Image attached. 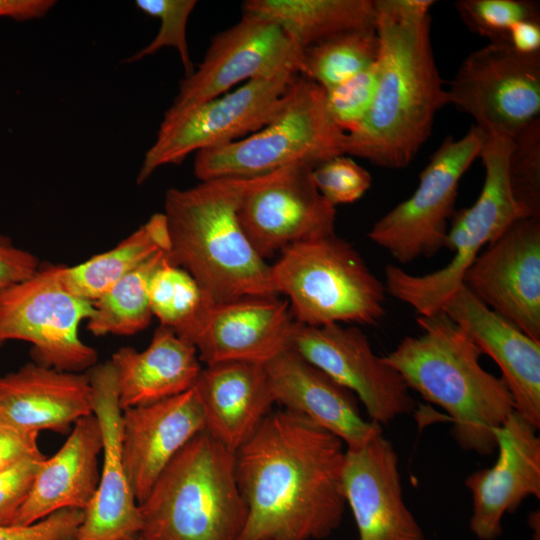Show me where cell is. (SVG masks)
I'll return each instance as SVG.
<instances>
[{
  "label": "cell",
  "mask_w": 540,
  "mask_h": 540,
  "mask_svg": "<svg viewBox=\"0 0 540 540\" xmlns=\"http://www.w3.org/2000/svg\"><path fill=\"white\" fill-rule=\"evenodd\" d=\"M345 136L329 114L325 90L298 75L286 103L266 126L196 152L194 174L200 181L253 178L300 164L317 166L345 154Z\"/></svg>",
  "instance_id": "cell-7"
},
{
  "label": "cell",
  "mask_w": 540,
  "mask_h": 540,
  "mask_svg": "<svg viewBox=\"0 0 540 540\" xmlns=\"http://www.w3.org/2000/svg\"><path fill=\"white\" fill-rule=\"evenodd\" d=\"M293 70L253 79L233 92L204 103L169 108L137 176L144 183L161 166L178 165L192 152L222 146L266 126L286 103L296 77Z\"/></svg>",
  "instance_id": "cell-9"
},
{
  "label": "cell",
  "mask_w": 540,
  "mask_h": 540,
  "mask_svg": "<svg viewBox=\"0 0 540 540\" xmlns=\"http://www.w3.org/2000/svg\"><path fill=\"white\" fill-rule=\"evenodd\" d=\"M377 85V61L345 82L325 90L326 105L335 124L344 132L354 131L373 103Z\"/></svg>",
  "instance_id": "cell-36"
},
{
  "label": "cell",
  "mask_w": 540,
  "mask_h": 540,
  "mask_svg": "<svg viewBox=\"0 0 540 540\" xmlns=\"http://www.w3.org/2000/svg\"><path fill=\"white\" fill-rule=\"evenodd\" d=\"M343 488L359 540H426L403 498L398 454L382 433L346 448Z\"/></svg>",
  "instance_id": "cell-19"
},
{
  "label": "cell",
  "mask_w": 540,
  "mask_h": 540,
  "mask_svg": "<svg viewBox=\"0 0 540 540\" xmlns=\"http://www.w3.org/2000/svg\"><path fill=\"white\" fill-rule=\"evenodd\" d=\"M462 284L485 306L540 341V219L514 221L475 258Z\"/></svg>",
  "instance_id": "cell-16"
},
{
  "label": "cell",
  "mask_w": 540,
  "mask_h": 540,
  "mask_svg": "<svg viewBox=\"0 0 540 540\" xmlns=\"http://www.w3.org/2000/svg\"><path fill=\"white\" fill-rule=\"evenodd\" d=\"M538 429L513 411L495 429L498 458L492 467L471 473L464 485L471 493V532L479 540H496L502 521L530 497L540 498Z\"/></svg>",
  "instance_id": "cell-18"
},
{
  "label": "cell",
  "mask_w": 540,
  "mask_h": 540,
  "mask_svg": "<svg viewBox=\"0 0 540 540\" xmlns=\"http://www.w3.org/2000/svg\"><path fill=\"white\" fill-rule=\"evenodd\" d=\"M84 511L66 509L29 525L0 526V540H74Z\"/></svg>",
  "instance_id": "cell-38"
},
{
  "label": "cell",
  "mask_w": 540,
  "mask_h": 540,
  "mask_svg": "<svg viewBox=\"0 0 540 540\" xmlns=\"http://www.w3.org/2000/svg\"><path fill=\"white\" fill-rule=\"evenodd\" d=\"M302 52L275 22L245 13L216 34L197 70L181 80L171 109L214 99L234 85L293 70L300 74Z\"/></svg>",
  "instance_id": "cell-14"
},
{
  "label": "cell",
  "mask_w": 540,
  "mask_h": 540,
  "mask_svg": "<svg viewBox=\"0 0 540 540\" xmlns=\"http://www.w3.org/2000/svg\"><path fill=\"white\" fill-rule=\"evenodd\" d=\"M416 322L421 334L402 339L384 361L410 390L448 413L451 435L461 449L494 454V431L515 411L507 385L481 366L480 348L443 311L418 315Z\"/></svg>",
  "instance_id": "cell-3"
},
{
  "label": "cell",
  "mask_w": 540,
  "mask_h": 540,
  "mask_svg": "<svg viewBox=\"0 0 540 540\" xmlns=\"http://www.w3.org/2000/svg\"><path fill=\"white\" fill-rule=\"evenodd\" d=\"M447 94L449 104L471 115L485 134L512 137L540 117V53L489 43L462 61Z\"/></svg>",
  "instance_id": "cell-12"
},
{
  "label": "cell",
  "mask_w": 540,
  "mask_h": 540,
  "mask_svg": "<svg viewBox=\"0 0 540 540\" xmlns=\"http://www.w3.org/2000/svg\"><path fill=\"white\" fill-rule=\"evenodd\" d=\"M168 253L157 252L93 302L94 313L87 323L93 335H133L149 325L153 316L149 305V283Z\"/></svg>",
  "instance_id": "cell-30"
},
{
  "label": "cell",
  "mask_w": 540,
  "mask_h": 540,
  "mask_svg": "<svg viewBox=\"0 0 540 540\" xmlns=\"http://www.w3.org/2000/svg\"><path fill=\"white\" fill-rule=\"evenodd\" d=\"M159 251H170L163 213L153 214L114 248L76 266H61V280L71 293L94 302L116 281Z\"/></svg>",
  "instance_id": "cell-29"
},
{
  "label": "cell",
  "mask_w": 540,
  "mask_h": 540,
  "mask_svg": "<svg viewBox=\"0 0 540 540\" xmlns=\"http://www.w3.org/2000/svg\"><path fill=\"white\" fill-rule=\"evenodd\" d=\"M122 540H145L143 539L141 536L139 535H135V536H131V537H127L125 539H122Z\"/></svg>",
  "instance_id": "cell-45"
},
{
  "label": "cell",
  "mask_w": 540,
  "mask_h": 540,
  "mask_svg": "<svg viewBox=\"0 0 540 540\" xmlns=\"http://www.w3.org/2000/svg\"><path fill=\"white\" fill-rule=\"evenodd\" d=\"M204 430L203 412L194 388L122 411V458L138 503L175 455Z\"/></svg>",
  "instance_id": "cell-21"
},
{
  "label": "cell",
  "mask_w": 540,
  "mask_h": 540,
  "mask_svg": "<svg viewBox=\"0 0 540 540\" xmlns=\"http://www.w3.org/2000/svg\"><path fill=\"white\" fill-rule=\"evenodd\" d=\"M102 434L94 414L80 418L58 451L39 464L14 525H29L66 509L85 511L100 478Z\"/></svg>",
  "instance_id": "cell-26"
},
{
  "label": "cell",
  "mask_w": 540,
  "mask_h": 540,
  "mask_svg": "<svg viewBox=\"0 0 540 540\" xmlns=\"http://www.w3.org/2000/svg\"><path fill=\"white\" fill-rule=\"evenodd\" d=\"M149 305L161 326L192 344L211 304L196 280L175 265L168 253L151 277Z\"/></svg>",
  "instance_id": "cell-31"
},
{
  "label": "cell",
  "mask_w": 540,
  "mask_h": 540,
  "mask_svg": "<svg viewBox=\"0 0 540 540\" xmlns=\"http://www.w3.org/2000/svg\"><path fill=\"white\" fill-rule=\"evenodd\" d=\"M294 321L288 300L277 296L212 304L192 345L205 365L228 361L265 365L290 348Z\"/></svg>",
  "instance_id": "cell-20"
},
{
  "label": "cell",
  "mask_w": 540,
  "mask_h": 540,
  "mask_svg": "<svg viewBox=\"0 0 540 540\" xmlns=\"http://www.w3.org/2000/svg\"><path fill=\"white\" fill-rule=\"evenodd\" d=\"M38 260L0 235V289L21 282L37 272Z\"/></svg>",
  "instance_id": "cell-41"
},
{
  "label": "cell",
  "mask_w": 540,
  "mask_h": 540,
  "mask_svg": "<svg viewBox=\"0 0 540 540\" xmlns=\"http://www.w3.org/2000/svg\"><path fill=\"white\" fill-rule=\"evenodd\" d=\"M93 414L102 434V463L96 493L74 540H122L141 529L137 502L122 458L121 416L115 370L110 361L89 373Z\"/></svg>",
  "instance_id": "cell-17"
},
{
  "label": "cell",
  "mask_w": 540,
  "mask_h": 540,
  "mask_svg": "<svg viewBox=\"0 0 540 540\" xmlns=\"http://www.w3.org/2000/svg\"><path fill=\"white\" fill-rule=\"evenodd\" d=\"M507 172L513 198L524 216L540 219V117L511 137Z\"/></svg>",
  "instance_id": "cell-33"
},
{
  "label": "cell",
  "mask_w": 540,
  "mask_h": 540,
  "mask_svg": "<svg viewBox=\"0 0 540 540\" xmlns=\"http://www.w3.org/2000/svg\"><path fill=\"white\" fill-rule=\"evenodd\" d=\"M312 179L320 194L334 207L359 200L372 184L369 172L346 154L315 166Z\"/></svg>",
  "instance_id": "cell-37"
},
{
  "label": "cell",
  "mask_w": 540,
  "mask_h": 540,
  "mask_svg": "<svg viewBox=\"0 0 540 540\" xmlns=\"http://www.w3.org/2000/svg\"><path fill=\"white\" fill-rule=\"evenodd\" d=\"M511 137L485 134L479 157L485 179L476 201L452 217L445 247L454 253L443 268L425 275H412L400 267H385L386 292L409 305L418 315L442 310L450 295L484 245L500 236L519 218L525 217L513 198L507 172Z\"/></svg>",
  "instance_id": "cell-8"
},
{
  "label": "cell",
  "mask_w": 540,
  "mask_h": 540,
  "mask_svg": "<svg viewBox=\"0 0 540 540\" xmlns=\"http://www.w3.org/2000/svg\"><path fill=\"white\" fill-rule=\"evenodd\" d=\"M528 524L533 529V539L532 540H539V523H540V517H539V511H533L528 516Z\"/></svg>",
  "instance_id": "cell-44"
},
{
  "label": "cell",
  "mask_w": 540,
  "mask_h": 540,
  "mask_svg": "<svg viewBox=\"0 0 540 540\" xmlns=\"http://www.w3.org/2000/svg\"><path fill=\"white\" fill-rule=\"evenodd\" d=\"M139 510L145 540H238L246 509L235 453L200 432L162 470Z\"/></svg>",
  "instance_id": "cell-5"
},
{
  "label": "cell",
  "mask_w": 540,
  "mask_h": 540,
  "mask_svg": "<svg viewBox=\"0 0 540 540\" xmlns=\"http://www.w3.org/2000/svg\"><path fill=\"white\" fill-rule=\"evenodd\" d=\"M454 6L463 23L489 43H508L514 24L540 19L538 2L530 0H459Z\"/></svg>",
  "instance_id": "cell-34"
},
{
  "label": "cell",
  "mask_w": 540,
  "mask_h": 540,
  "mask_svg": "<svg viewBox=\"0 0 540 540\" xmlns=\"http://www.w3.org/2000/svg\"><path fill=\"white\" fill-rule=\"evenodd\" d=\"M290 348L350 390L370 421L387 425L416 411L417 403L402 375L373 352L357 326L313 327L294 321Z\"/></svg>",
  "instance_id": "cell-13"
},
{
  "label": "cell",
  "mask_w": 540,
  "mask_h": 540,
  "mask_svg": "<svg viewBox=\"0 0 540 540\" xmlns=\"http://www.w3.org/2000/svg\"><path fill=\"white\" fill-rule=\"evenodd\" d=\"M508 44L523 55L540 53V19L523 20L514 24L508 34Z\"/></svg>",
  "instance_id": "cell-42"
},
{
  "label": "cell",
  "mask_w": 540,
  "mask_h": 540,
  "mask_svg": "<svg viewBox=\"0 0 540 540\" xmlns=\"http://www.w3.org/2000/svg\"><path fill=\"white\" fill-rule=\"evenodd\" d=\"M490 356L514 401L515 411L540 428V341L481 303L463 284L442 310Z\"/></svg>",
  "instance_id": "cell-22"
},
{
  "label": "cell",
  "mask_w": 540,
  "mask_h": 540,
  "mask_svg": "<svg viewBox=\"0 0 540 540\" xmlns=\"http://www.w3.org/2000/svg\"><path fill=\"white\" fill-rule=\"evenodd\" d=\"M242 7L278 24L302 53L336 35L376 27L374 0H248Z\"/></svg>",
  "instance_id": "cell-28"
},
{
  "label": "cell",
  "mask_w": 540,
  "mask_h": 540,
  "mask_svg": "<svg viewBox=\"0 0 540 540\" xmlns=\"http://www.w3.org/2000/svg\"><path fill=\"white\" fill-rule=\"evenodd\" d=\"M44 458L25 459L0 470V526L13 523L29 495L38 466Z\"/></svg>",
  "instance_id": "cell-39"
},
{
  "label": "cell",
  "mask_w": 540,
  "mask_h": 540,
  "mask_svg": "<svg viewBox=\"0 0 540 540\" xmlns=\"http://www.w3.org/2000/svg\"><path fill=\"white\" fill-rule=\"evenodd\" d=\"M275 403L326 429L357 449L382 427L365 420L357 397L289 348L265 364Z\"/></svg>",
  "instance_id": "cell-23"
},
{
  "label": "cell",
  "mask_w": 540,
  "mask_h": 540,
  "mask_svg": "<svg viewBox=\"0 0 540 540\" xmlns=\"http://www.w3.org/2000/svg\"><path fill=\"white\" fill-rule=\"evenodd\" d=\"M93 414L88 374L28 363L0 376V421L40 433L70 432L80 418Z\"/></svg>",
  "instance_id": "cell-24"
},
{
  "label": "cell",
  "mask_w": 540,
  "mask_h": 540,
  "mask_svg": "<svg viewBox=\"0 0 540 540\" xmlns=\"http://www.w3.org/2000/svg\"><path fill=\"white\" fill-rule=\"evenodd\" d=\"M314 167L300 164L268 174L243 198L240 225L264 260L292 245L335 234L336 208L316 188Z\"/></svg>",
  "instance_id": "cell-15"
},
{
  "label": "cell",
  "mask_w": 540,
  "mask_h": 540,
  "mask_svg": "<svg viewBox=\"0 0 540 540\" xmlns=\"http://www.w3.org/2000/svg\"><path fill=\"white\" fill-rule=\"evenodd\" d=\"M343 441L286 409L271 411L235 452L246 518L238 540H319L341 524Z\"/></svg>",
  "instance_id": "cell-1"
},
{
  "label": "cell",
  "mask_w": 540,
  "mask_h": 540,
  "mask_svg": "<svg viewBox=\"0 0 540 540\" xmlns=\"http://www.w3.org/2000/svg\"><path fill=\"white\" fill-rule=\"evenodd\" d=\"M432 0H374L380 41L377 85L344 153L388 169L407 167L429 138L448 94L431 43Z\"/></svg>",
  "instance_id": "cell-2"
},
{
  "label": "cell",
  "mask_w": 540,
  "mask_h": 540,
  "mask_svg": "<svg viewBox=\"0 0 540 540\" xmlns=\"http://www.w3.org/2000/svg\"><path fill=\"white\" fill-rule=\"evenodd\" d=\"M265 176L210 179L165 194L169 257L196 280L211 305L278 295L271 265L252 247L238 218L243 198Z\"/></svg>",
  "instance_id": "cell-4"
},
{
  "label": "cell",
  "mask_w": 540,
  "mask_h": 540,
  "mask_svg": "<svg viewBox=\"0 0 540 540\" xmlns=\"http://www.w3.org/2000/svg\"><path fill=\"white\" fill-rule=\"evenodd\" d=\"M484 139L476 125L459 139L446 137L421 172L414 193L376 221L368 238L400 264L436 255L445 247L460 180L479 157Z\"/></svg>",
  "instance_id": "cell-11"
},
{
  "label": "cell",
  "mask_w": 540,
  "mask_h": 540,
  "mask_svg": "<svg viewBox=\"0 0 540 540\" xmlns=\"http://www.w3.org/2000/svg\"><path fill=\"white\" fill-rule=\"evenodd\" d=\"M196 4V0H136L135 6L140 11L160 19V29L148 45L125 62L139 61L164 47H172L179 53L185 77L191 75L195 69L188 49L186 27Z\"/></svg>",
  "instance_id": "cell-35"
},
{
  "label": "cell",
  "mask_w": 540,
  "mask_h": 540,
  "mask_svg": "<svg viewBox=\"0 0 540 540\" xmlns=\"http://www.w3.org/2000/svg\"><path fill=\"white\" fill-rule=\"evenodd\" d=\"M94 313L93 302L71 293L61 266L38 269L31 277L0 289V343L32 344L36 363L82 373L96 365V350L79 337V326Z\"/></svg>",
  "instance_id": "cell-10"
},
{
  "label": "cell",
  "mask_w": 540,
  "mask_h": 540,
  "mask_svg": "<svg viewBox=\"0 0 540 540\" xmlns=\"http://www.w3.org/2000/svg\"><path fill=\"white\" fill-rule=\"evenodd\" d=\"M379 49L376 27L345 32L304 49L300 75L327 90L376 63Z\"/></svg>",
  "instance_id": "cell-32"
},
{
  "label": "cell",
  "mask_w": 540,
  "mask_h": 540,
  "mask_svg": "<svg viewBox=\"0 0 540 540\" xmlns=\"http://www.w3.org/2000/svg\"><path fill=\"white\" fill-rule=\"evenodd\" d=\"M193 388L205 431L234 453L252 437L275 404L262 364L228 361L205 365Z\"/></svg>",
  "instance_id": "cell-25"
},
{
  "label": "cell",
  "mask_w": 540,
  "mask_h": 540,
  "mask_svg": "<svg viewBox=\"0 0 540 540\" xmlns=\"http://www.w3.org/2000/svg\"><path fill=\"white\" fill-rule=\"evenodd\" d=\"M39 433L29 432L0 421V470L25 459H42Z\"/></svg>",
  "instance_id": "cell-40"
},
{
  "label": "cell",
  "mask_w": 540,
  "mask_h": 540,
  "mask_svg": "<svg viewBox=\"0 0 540 540\" xmlns=\"http://www.w3.org/2000/svg\"><path fill=\"white\" fill-rule=\"evenodd\" d=\"M277 294L288 297L298 323L378 325L386 288L352 244L331 235L292 245L271 265Z\"/></svg>",
  "instance_id": "cell-6"
},
{
  "label": "cell",
  "mask_w": 540,
  "mask_h": 540,
  "mask_svg": "<svg viewBox=\"0 0 540 540\" xmlns=\"http://www.w3.org/2000/svg\"><path fill=\"white\" fill-rule=\"evenodd\" d=\"M55 4L54 0H0V18L8 17L16 21L38 19Z\"/></svg>",
  "instance_id": "cell-43"
},
{
  "label": "cell",
  "mask_w": 540,
  "mask_h": 540,
  "mask_svg": "<svg viewBox=\"0 0 540 540\" xmlns=\"http://www.w3.org/2000/svg\"><path fill=\"white\" fill-rule=\"evenodd\" d=\"M109 361L122 411L193 388L203 368L195 347L161 325L147 348L121 347Z\"/></svg>",
  "instance_id": "cell-27"
}]
</instances>
